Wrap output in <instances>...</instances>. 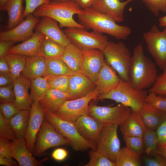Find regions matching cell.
Returning <instances> with one entry per match:
<instances>
[{"instance_id":"6da1fadb","label":"cell","mask_w":166,"mask_h":166,"mask_svg":"<svg viewBox=\"0 0 166 166\" xmlns=\"http://www.w3.org/2000/svg\"><path fill=\"white\" fill-rule=\"evenodd\" d=\"M80 23L85 28L106 34L118 40H126L132 30L128 26L118 24L114 20L92 7L83 9L77 14Z\"/></svg>"},{"instance_id":"7a4b0ae2","label":"cell","mask_w":166,"mask_h":166,"mask_svg":"<svg viewBox=\"0 0 166 166\" xmlns=\"http://www.w3.org/2000/svg\"><path fill=\"white\" fill-rule=\"evenodd\" d=\"M157 75L156 65L144 53L143 47L138 44L134 48L130 67V81L138 90L151 88Z\"/></svg>"},{"instance_id":"3957f363","label":"cell","mask_w":166,"mask_h":166,"mask_svg":"<svg viewBox=\"0 0 166 166\" xmlns=\"http://www.w3.org/2000/svg\"><path fill=\"white\" fill-rule=\"evenodd\" d=\"M83 10L74 0L64 2L51 1L48 4L39 6L34 11L33 14L35 17L47 16L54 19L59 23L60 28H85L73 18L74 15L81 13Z\"/></svg>"},{"instance_id":"277c9868","label":"cell","mask_w":166,"mask_h":166,"mask_svg":"<svg viewBox=\"0 0 166 166\" xmlns=\"http://www.w3.org/2000/svg\"><path fill=\"white\" fill-rule=\"evenodd\" d=\"M45 109V119L59 133L69 140L70 145L74 150L84 151L90 148L97 150V144L85 138L80 133L73 122L63 119Z\"/></svg>"},{"instance_id":"5b68a950","label":"cell","mask_w":166,"mask_h":166,"mask_svg":"<svg viewBox=\"0 0 166 166\" xmlns=\"http://www.w3.org/2000/svg\"><path fill=\"white\" fill-rule=\"evenodd\" d=\"M148 94L145 90L135 89L130 81L121 79L116 87L108 93L99 96L97 100L111 99L130 108L132 110L139 111L145 102Z\"/></svg>"},{"instance_id":"8992f818","label":"cell","mask_w":166,"mask_h":166,"mask_svg":"<svg viewBox=\"0 0 166 166\" xmlns=\"http://www.w3.org/2000/svg\"><path fill=\"white\" fill-rule=\"evenodd\" d=\"M103 52L106 61L116 71L120 78L130 81L132 56L125 44L121 41H109Z\"/></svg>"},{"instance_id":"52a82bcc","label":"cell","mask_w":166,"mask_h":166,"mask_svg":"<svg viewBox=\"0 0 166 166\" xmlns=\"http://www.w3.org/2000/svg\"><path fill=\"white\" fill-rule=\"evenodd\" d=\"M63 31L71 43L82 51L94 49L103 51L109 41L103 34L94 31L89 32L85 28L67 27Z\"/></svg>"},{"instance_id":"ba28073f","label":"cell","mask_w":166,"mask_h":166,"mask_svg":"<svg viewBox=\"0 0 166 166\" xmlns=\"http://www.w3.org/2000/svg\"><path fill=\"white\" fill-rule=\"evenodd\" d=\"M69 145V140L59 133L45 118L37 136L33 154L36 156H42L45 155L46 151L50 148Z\"/></svg>"},{"instance_id":"9c48e42d","label":"cell","mask_w":166,"mask_h":166,"mask_svg":"<svg viewBox=\"0 0 166 166\" xmlns=\"http://www.w3.org/2000/svg\"><path fill=\"white\" fill-rule=\"evenodd\" d=\"M147 49L159 68L166 69V28L162 31L153 25L149 31L144 33Z\"/></svg>"},{"instance_id":"30bf717a","label":"cell","mask_w":166,"mask_h":166,"mask_svg":"<svg viewBox=\"0 0 166 166\" xmlns=\"http://www.w3.org/2000/svg\"><path fill=\"white\" fill-rule=\"evenodd\" d=\"M99 96V92L96 88L83 97L67 100L53 113L63 119L74 122L80 117L89 114V102L92 100H97Z\"/></svg>"},{"instance_id":"8fae6325","label":"cell","mask_w":166,"mask_h":166,"mask_svg":"<svg viewBox=\"0 0 166 166\" xmlns=\"http://www.w3.org/2000/svg\"><path fill=\"white\" fill-rule=\"evenodd\" d=\"M89 114L104 124H122L130 115L131 109L121 104L113 107L89 105Z\"/></svg>"},{"instance_id":"7c38bea8","label":"cell","mask_w":166,"mask_h":166,"mask_svg":"<svg viewBox=\"0 0 166 166\" xmlns=\"http://www.w3.org/2000/svg\"><path fill=\"white\" fill-rule=\"evenodd\" d=\"M118 126L114 124H105L97 144V150L113 161L121 149L117 134Z\"/></svg>"},{"instance_id":"4fadbf2b","label":"cell","mask_w":166,"mask_h":166,"mask_svg":"<svg viewBox=\"0 0 166 166\" xmlns=\"http://www.w3.org/2000/svg\"><path fill=\"white\" fill-rule=\"evenodd\" d=\"M38 17L33 14L28 15L26 18L13 28L3 31L0 33V41H12L16 42H23L34 34L33 30L39 21Z\"/></svg>"},{"instance_id":"5bb4252c","label":"cell","mask_w":166,"mask_h":166,"mask_svg":"<svg viewBox=\"0 0 166 166\" xmlns=\"http://www.w3.org/2000/svg\"><path fill=\"white\" fill-rule=\"evenodd\" d=\"M45 109L38 101L32 103L29 123L25 137L27 147L32 154L34 151L37 135L45 118Z\"/></svg>"},{"instance_id":"9a60e30c","label":"cell","mask_w":166,"mask_h":166,"mask_svg":"<svg viewBox=\"0 0 166 166\" xmlns=\"http://www.w3.org/2000/svg\"><path fill=\"white\" fill-rule=\"evenodd\" d=\"M82 52L80 72L95 83L100 70L105 61L103 52L99 49Z\"/></svg>"},{"instance_id":"2e32d148","label":"cell","mask_w":166,"mask_h":166,"mask_svg":"<svg viewBox=\"0 0 166 166\" xmlns=\"http://www.w3.org/2000/svg\"><path fill=\"white\" fill-rule=\"evenodd\" d=\"M41 17L34 28L36 31L64 48L71 43L66 34L60 29L56 20L47 16Z\"/></svg>"},{"instance_id":"e0dca14e","label":"cell","mask_w":166,"mask_h":166,"mask_svg":"<svg viewBox=\"0 0 166 166\" xmlns=\"http://www.w3.org/2000/svg\"><path fill=\"white\" fill-rule=\"evenodd\" d=\"M96 87L95 82L81 72L75 73L69 76L68 100L83 97L92 92Z\"/></svg>"},{"instance_id":"ac0fdd59","label":"cell","mask_w":166,"mask_h":166,"mask_svg":"<svg viewBox=\"0 0 166 166\" xmlns=\"http://www.w3.org/2000/svg\"><path fill=\"white\" fill-rule=\"evenodd\" d=\"M73 122L85 138L97 144L104 124L89 114L80 117Z\"/></svg>"},{"instance_id":"d6986e66","label":"cell","mask_w":166,"mask_h":166,"mask_svg":"<svg viewBox=\"0 0 166 166\" xmlns=\"http://www.w3.org/2000/svg\"><path fill=\"white\" fill-rule=\"evenodd\" d=\"M133 0H93L92 6L116 22L124 19V10L126 5Z\"/></svg>"},{"instance_id":"ffe728a7","label":"cell","mask_w":166,"mask_h":166,"mask_svg":"<svg viewBox=\"0 0 166 166\" xmlns=\"http://www.w3.org/2000/svg\"><path fill=\"white\" fill-rule=\"evenodd\" d=\"M121 79L114 69L105 61L97 76L95 82L99 96L106 95L118 85Z\"/></svg>"},{"instance_id":"44dd1931","label":"cell","mask_w":166,"mask_h":166,"mask_svg":"<svg viewBox=\"0 0 166 166\" xmlns=\"http://www.w3.org/2000/svg\"><path fill=\"white\" fill-rule=\"evenodd\" d=\"M12 157L18 162L20 166H40L42 161H38L32 156L28 149L25 138H16L12 141Z\"/></svg>"},{"instance_id":"7402d4cb","label":"cell","mask_w":166,"mask_h":166,"mask_svg":"<svg viewBox=\"0 0 166 166\" xmlns=\"http://www.w3.org/2000/svg\"><path fill=\"white\" fill-rule=\"evenodd\" d=\"M45 36L42 33L36 31L30 38L11 47L7 53L26 56L39 55L41 43Z\"/></svg>"},{"instance_id":"603a6c76","label":"cell","mask_w":166,"mask_h":166,"mask_svg":"<svg viewBox=\"0 0 166 166\" xmlns=\"http://www.w3.org/2000/svg\"><path fill=\"white\" fill-rule=\"evenodd\" d=\"M31 80L22 75L14 80V90L15 102L20 110L30 109L33 102L28 92Z\"/></svg>"},{"instance_id":"cb8c5ba5","label":"cell","mask_w":166,"mask_h":166,"mask_svg":"<svg viewBox=\"0 0 166 166\" xmlns=\"http://www.w3.org/2000/svg\"><path fill=\"white\" fill-rule=\"evenodd\" d=\"M146 128L156 131L166 120V113L159 110L145 102L139 110Z\"/></svg>"},{"instance_id":"d4e9b609","label":"cell","mask_w":166,"mask_h":166,"mask_svg":"<svg viewBox=\"0 0 166 166\" xmlns=\"http://www.w3.org/2000/svg\"><path fill=\"white\" fill-rule=\"evenodd\" d=\"M120 126L124 136L143 137L147 128L139 111L132 110L130 115Z\"/></svg>"},{"instance_id":"484cf974","label":"cell","mask_w":166,"mask_h":166,"mask_svg":"<svg viewBox=\"0 0 166 166\" xmlns=\"http://www.w3.org/2000/svg\"><path fill=\"white\" fill-rule=\"evenodd\" d=\"M68 100L67 93L49 89L38 101L45 109L54 113Z\"/></svg>"},{"instance_id":"4316f807","label":"cell","mask_w":166,"mask_h":166,"mask_svg":"<svg viewBox=\"0 0 166 166\" xmlns=\"http://www.w3.org/2000/svg\"><path fill=\"white\" fill-rule=\"evenodd\" d=\"M46 66L45 59L40 55L26 56L22 75L31 80L44 75Z\"/></svg>"},{"instance_id":"83f0119b","label":"cell","mask_w":166,"mask_h":166,"mask_svg":"<svg viewBox=\"0 0 166 166\" xmlns=\"http://www.w3.org/2000/svg\"><path fill=\"white\" fill-rule=\"evenodd\" d=\"M23 0H9L1 10L7 11L8 15L7 30L11 29L20 24L24 18Z\"/></svg>"},{"instance_id":"f1b7e54d","label":"cell","mask_w":166,"mask_h":166,"mask_svg":"<svg viewBox=\"0 0 166 166\" xmlns=\"http://www.w3.org/2000/svg\"><path fill=\"white\" fill-rule=\"evenodd\" d=\"M82 56V51L71 43L65 48L60 59L74 73H77L80 72Z\"/></svg>"},{"instance_id":"f546056e","label":"cell","mask_w":166,"mask_h":166,"mask_svg":"<svg viewBox=\"0 0 166 166\" xmlns=\"http://www.w3.org/2000/svg\"><path fill=\"white\" fill-rule=\"evenodd\" d=\"M30 110H20L8 121L17 138H25L28 125Z\"/></svg>"},{"instance_id":"4dcf8cb0","label":"cell","mask_w":166,"mask_h":166,"mask_svg":"<svg viewBox=\"0 0 166 166\" xmlns=\"http://www.w3.org/2000/svg\"><path fill=\"white\" fill-rule=\"evenodd\" d=\"M45 61L46 68L43 77L49 75L69 76L75 73L60 58H46Z\"/></svg>"},{"instance_id":"1f68e13d","label":"cell","mask_w":166,"mask_h":166,"mask_svg":"<svg viewBox=\"0 0 166 166\" xmlns=\"http://www.w3.org/2000/svg\"><path fill=\"white\" fill-rule=\"evenodd\" d=\"M114 162L116 166H139L141 164L140 155L126 147L120 149Z\"/></svg>"},{"instance_id":"d6a6232c","label":"cell","mask_w":166,"mask_h":166,"mask_svg":"<svg viewBox=\"0 0 166 166\" xmlns=\"http://www.w3.org/2000/svg\"><path fill=\"white\" fill-rule=\"evenodd\" d=\"M65 49V48L45 36L41 43L39 55L45 59L60 58Z\"/></svg>"},{"instance_id":"836d02e7","label":"cell","mask_w":166,"mask_h":166,"mask_svg":"<svg viewBox=\"0 0 166 166\" xmlns=\"http://www.w3.org/2000/svg\"><path fill=\"white\" fill-rule=\"evenodd\" d=\"M6 61L10 67V73L14 80L19 77L24 69L26 56L7 53L5 55Z\"/></svg>"},{"instance_id":"e575fe53","label":"cell","mask_w":166,"mask_h":166,"mask_svg":"<svg viewBox=\"0 0 166 166\" xmlns=\"http://www.w3.org/2000/svg\"><path fill=\"white\" fill-rule=\"evenodd\" d=\"M30 96L33 102L39 101L49 89L46 78L40 77L31 80Z\"/></svg>"},{"instance_id":"d590c367","label":"cell","mask_w":166,"mask_h":166,"mask_svg":"<svg viewBox=\"0 0 166 166\" xmlns=\"http://www.w3.org/2000/svg\"><path fill=\"white\" fill-rule=\"evenodd\" d=\"M147 155L153 156L159 154L157 148L158 137L156 131L146 128L143 136Z\"/></svg>"},{"instance_id":"8d00e7d4","label":"cell","mask_w":166,"mask_h":166,"mask_svg":"<svg viewBox=\"0 0 166 166\" xmlns=\"http://www.w3.org/2000/svg\"><path fill=\"white\" fill-rule=\"evenodd\" d=\"M69 76L49 75L46 77L49 89H55L67 93L69 86Z\"/></svg>"},{"instance_id":"74e56055","label":"cell","mask_w":166,"mask_h":166,"mask_svg":"<svg viewBox=\"0 0 166 166\" xmlns=\"http://www.w3.org/2000/svg\"><path fill=\"white\" fill-rule=\"evenodd\" d=\"M88 154L90 160L85 166H116L114 161L109 160L97 150L91 149Z\"/></svg>"},{"instance_id":"f35d334b","label":"cell","mask_w":166,"mask_h":166,"mask_svg":"<svg viewBox=\"0 0 166 166\" xmlns=\"http://www.w3.org/2000/svg\"><path fill=\"white\" fill-rule=\"evenodd\" d=\"M123 139L127 148L141 155L143 152V137L124 136Z\"/></svg>"},{"instance_id":"ab89813d","label":"cell","mask_w":166,"mask_h":166,"mask_svg":"<svg viewBox=\"0 0 166 166\" xmlns=\"http://www.w3.org/2000/svg\"><path fill=\"white\" fill-rule=\"evenodd\" d=\"M153 92L157 94L166 97V69L157 76L156 79L148 93Z\"/></svg>"},{"instance_id":"60d3db41","label":"cell","mask_w":166,"mask_h":166,"mask_svg":"<svg viewBox=\"0 0 166 166\" xmlns=\"http://www.w3.org/2000/svg\"><path fill=\"white\" fill-rule=\"evenodd\" d=\"M0 112L8 122L20 110L15 102H0Z\"/></svg>"},{"instance_id":"b9f144b4","label":"cell","mask_w":166,"mask_h":166,"mask_svg":"<svg viewBox=\"0 0 166 166\" xmlns=\"http://www.w3.org/2000/svg\"><path fill=\"white\" fill-rule=\"evenodd\" d=\"M145 102L155 108L166 113V97L153 92L148 93Z\"/></svg>"},{"instance_id":"7bdbcfd3","label":"cell","mask_w":166,"mask_h":166,"mask_svg":"<svg viewBox=\"0 0 166 166\" xmlns=\"http://www.w3.org/2000/svg\"><path fill=\"white\" fill-rule=\"evenodd\" d=\"M156 17L160 12L166 13V0H141Z\"/></svg>"},{"instance_id":"ee69618b","label":"cell","mask_w":166,"mask_h":166,"mask_svg":"<svg viewBox=\"0 0 166 166\" xmlns=\"http://www.w3.org/2000/svg\"><path fill=\"white\" fill-rule=\"evenodd\" d=\"M0 137L12 140L17 138L15 133L0 112Z\"/></svg>"},{"instance_id":"f6af8a7d","label":"cell","mask_w":166,"mask_h":166,"mask_svg":"<svg viewBox=\"0 0 166 166\" xmlns=\"http://www.w3.org/2000/svg\"><path fill=\"white\" fill-rule=\"evenodd\" d=\"M0 101L3 102H15L13 84L0 87Z\"/></svg>"},{"instance_id":"bcb514c9","label":"cell","mask_w":166,"mask_h":166,"mask_svg":"<svg viewBox=\"0 0 166 166\" xmlns=\"http://www.w3.org/2000/svg\"><path fill=\"white\" fill-rule=\"evenodd\" d=\"M25 7L23 11V17H26L28 15L33 14L39 6L49 3L50 0H24Z\"/></svg>"},{"instance_id":"7dc6e473","label":"cell","mask_w":166,"mask_h":166,"mask_svg":"<svg viewBox=\"0 0 166 166\" xmlns=\"http://www.w3.org/2000/svg\"><path fill=\"white\" fill-rule=\"evenodd\" d=\"M153 158L144 156L143 159L146 166H166V159L160 154H158Z\"/></svg>"},{"instance_id":"c3c4849f","label":"cell","mask_w":166,"mask_h":166,"mask_svg":"<svg viewBox=\"0 0 166 166\" xmlns=\"http://www.w3.org/2000/svg\"><path fill=\"white\" fill-rule=\"evenodd\" d=\"M12 142L9 140L0 137V157L12 158Z\"/></svg>"},{"instance_id":"681fc988","label":"cell","mask_w":166,"mask_h":166,"mask_svg":"<svg viewBox=\"0 0 166 166\" xmlns=\"http://www.w3.org/2000/svg\"><path fill=\"white\" fill-rule=\"evenodd\" d=\"M158 137V144L166 142V120L158 127L156 130Z\"/></svg>"},{"instance_id":"f907efd6","label":"cell","mask_w":166,"mask_h":166,"mask_svg":"<svg viewBox=\"0 0 166 166\" xmlns=\"http://www.w3.org/2000/svg\"><path fill=\"white\" fill-rule=\"evenodd\" d=\"M14 80L10 73L0 72V87L13 84Z\"/></svg>"},{"instance_id":"816d5d0a","label":"cell","mask_w":166,"mask_h":166,"mask_svg":"<svg viewBox=\"0 0 166 166\" xmlns=\"http://www.w3.org/2000/svg\"><path fill=\"white\" fill-rule=\"evenodd\" d=\"M16 42L12 41H0V57L5 56L9 49Z\"/></svg>"},{"instance_id":"f5cc1de1","label":"cell","mask_w":166,"mask_h":166,"mask_svg":"<svg viewBox=\"0 0 166 166\" xmlns=\"http://www.w3.org/2000/svg\"><path fill=\"white\" fill-rule=\"evenodd\" d=\"M67 155V152L65 149L58 148L53 151L52 154V156L56 160L61 161L66 158Z\"/></svg>"},{"instance_id":"db71d44e","label":"cell","mask_w":166,"mask_h":166,"mask_svg":"<svg viewBox=\"0 0 166 166\" xmlns=\"http://www.w3.org/2000/svg\"><path fill=\"white\" fill-rule=\"evenodd\" d=\"M13 158L0 157V164L6 166H18L17 163L13 159Z\"/></svg>"},{"instance_id":"11a10c76","label":"cell","mask_w":166,"mask_h":166,"mask_svg":"<svg viewBox=\"0 0 166 166\" xmlns=\"http://www.w3.org/2000/svg\"><path fill=\"white\" fill-rule=\"evenodd\" d=\"M0 72L10 73V69L5 56L0 57Z\"/></svg>"},{"instance_id":"9f6ffc18","label":"cell","mask_w":166,"mask_h":166,"mask_svg":"<svg viewBox=\"0 0 166 166\" xmlns=\"http://www.w3.org/2000/svg\"><path fill=\"white\" fill-rule=\"evenodd\" d=\"M82 9L92 6L93 0H74Z\"/></svg>"},{"instance_id":"6f0895ef","label":"cell","mask_w":166,"mask_h":166,"mask_svg":"<svg viewBox=\"0 0 166 166\" xmlns=\"http://www.w3.org/2000/svg\"><path fill=\"white\" fill-rule=\"evenodd\" d=\"M158 21L160 27L166 28V15L160 18Z\"/></svg>"},{"instance_id":"680465c9","label":"cell","mask_w":166,"mask_h":166,"mask_svg":"<svg viewBox=\"0 0 166 166\" xmlns=\"http://www.w3.org/2000/svg\"><path fill=\"white\" fill-rule=\"evenodd\" d=\"M159 154L162 155L166 159V148L165 149H158Z\"/></svg>"},{"instance_id":"91938a15","label":"cell","mask_w":166,"mask_h":166,"mask_svg":"<svg viewBox=\"0 0 166 166\" xmlns=\"http://www.w3.org/2000/svg\"><path fill=\"white\" fill-rule=\"evenodd\" d=\"M158 149L166 148V142L162 143H158L157 145Z\"/></svg>"},{"instance_id":"94428289","label":"cell","mask_w":166,"mask_h":166,"mask_svg":"<svg viewBox=\"0 0 166 166\" xmlns=\"http://www.w3.org/2000/svg\"><path fill=\"white\" fill-rule=\"evenodd\" d=\"M9 0H0V9L3 7Z\"/></svg>"},{"instance_id":"6125c7cd","label":"cell","mask_w":166,"mask_h":166,"mask_svg":"<svg viewBox=\"0 0 166 166\" xmlns=\"http://www.w3.org/2000/svg\"><path fill=\"white\" fill-rule=\"evenodd\" d=\"M70 0H50L51 1H55V2H64Z\"/></svg>"},{"instance_id":"be15d7a7","label":"cell","mask_w":166,"mask_h":166,"mask_svg":"<svg viewBox=\"0 0 166 166\" xmlns=\"http://www.w3.org/2000/svg\"><path fill=\"white\" fill-rule=\"evenodd\" d=\"M120 0L121 1H122V0Z\"/></svg>"}]
</instances>
